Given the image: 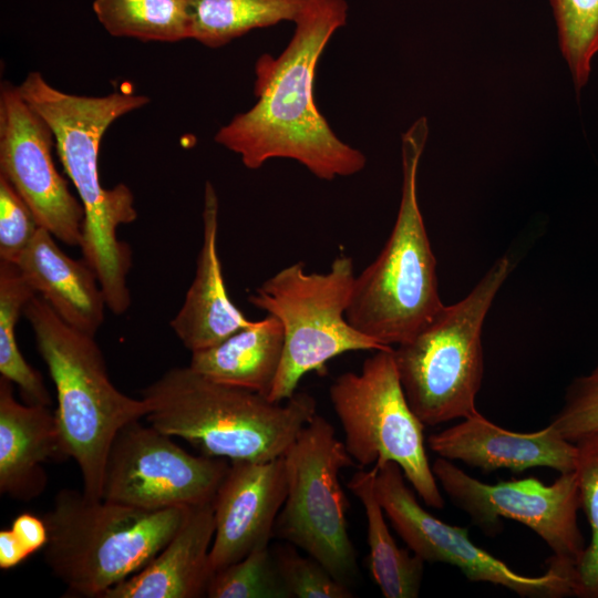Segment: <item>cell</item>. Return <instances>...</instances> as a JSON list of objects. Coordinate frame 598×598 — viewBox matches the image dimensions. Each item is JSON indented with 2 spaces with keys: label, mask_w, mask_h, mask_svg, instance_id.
<instances>
[{
  "label": "cell",
  "mask_w": 598,
  "mask_h": 598,
  "mask_svg": "<svg viewBox=\"0 0 598 598\" xmlns=\"http://www.w3.org/2000/svg\"><path fill=\"white\" fill-rule=\"evenodd\" d=\"M347 17L346 0H308L285 50L278 56L262 54L256 61L257 102L214 137L239 155L245 167L257 169L269 159L288 158L322 181L364 168L363 153L334 134L315 100L319 59Z\"/></svg>",
  "instance_id": "obj_1"
},
{
  "label": "cell",
  "mask_w": 598,
  "mask_h": 598,
  "mask_svg": "<svg viewBox=\"0 0 598 598\" xmlns=\"http://www.w3.org/2000/svg\"><path fill=\"white\" fill-rule=\"evenodd\" d=\"M23 99L51 127L61 163L84 208L81 250L95 272L107 309L122 315L131 306L127 275L130 246L117 238V228L133 223L134 196L123 183L104 188L99 175L100 143L110 125L150 102L142 94L115 91L103 96L62 92L40 72H30L18 85Z\"/></svg>",
  "instance_id": "obj_2"
},
{
  "label": "cell",
  "mask_w": 598,
  "mask_h": 598,
  "mask_svg": "<svg viewBox=\"0 0 598 598\" xmlns=\"http://www.w3.org/2000/svg\"><path fill=\"white\" fill-rule=\"evenodd\" d=\"M148 424L187 441L202 454L229 461L281 457L317 414L316 399L296 392L285 402L173 368L142 391Z\"/></svg>",
  "instance_id": "obj_3"
},
{
  "label": "cell",
  "mask_w": 598,
  "mask_h": 598,
  "mask_svg": "<svg viewBox=\"0 0 598 598\" xmlns=\"http://www.w3.org/2000/svg\"><path fill=\"white\" fill-rule=\"evenodd\" d=\"M192 507L150 511L63 488L42 517L43 557L72 597L103 595L146 566L187 519Z\"/></svg>",
  "instance_id": "obj_4"
},
{
  "label": "cell",
  "mask_w": 598,
  "mask_h": 598,
  "mask_svg": "<svg viewBox=\"0 0 598 598\" xmlns=\"http://www.w3.org/2000/svg\"><path fill=\"white\" fill-rule=\"evenodd\" d=\"M429 135L425 116L402 135V190L392 231L354 278L347 319L383 346L413 337L442 307L436 259L417 199V169Z\"/></svg>",
  "instance_id": "obj_5"
},
{
  "label": "cell",
  "mask_w": 598,
  "mask_h": 598,
  "mask_svg": "<svg viewBox=\"0 0 598 598\" xmlns=\"http://www.w3.org/2000/svg\"><path fill=\"white\" fill-rule=\"evenodd\" d=\"M23 313L54 383L58 424L70 458L79 465L83 493L101 499L115 435L127 423L146 416L150 405L112 383L94 337L64 322L42 297L35 295Z\"/></svg>",
  "instance_id": "obj_6"
},
{
  "label": "cell",
  "mask_w": 598,
  "mask_h": 598,
  "mask_svg": "<svg viewBox=\"0 0 598 598\" xmlns=\"http://www.w3.org/2000/svg\"><path fill=\"white\" fill-rule=\"evenodd\" d=\"M513 269L496 259L460 301L443 307L409 340L393 348L406 400L425 426L465 419L477 411L484 373L482 329Z\"/></svg>",
  "instance_id": "obj_7"
},
{
  "label": "cell",
  "mask_w": 598,
  "mask_h": 598,
  "mask_svg": "<svg viewBox=\"0 0 598 598\" xmlns=\"http://www.w3.org/2000/svg\"><path fill=\"white\" fill-rule=\"evenodd\" d=\"M354 278L353 259L344 254L337 256L326 272H308L305 264L297 261L266 279L248 297L252 306L275 316L283 328L282 358L269 400L290 399L305 374L323 373L334 357L393 348L348 321Z\"/></svg>",
  "instance_id": "obj_8"
},
{
  "label": "cell",
  "mask_w": 598,
  "mask_h": 598,
  "mask_svg": "<svg viewBox=\"0 0 598 598\" xmlns=\"http://www.w3.org/2000/svg\"><path fill=\"white\" fill-rule=\"evenodd\" d=\"M329 398L354 462L362 467L394 462L425 505L444 506L426 454L425 425L406 400L393 348L374 351L360 372L340 374Z\"/></svg>",
  "instance_id": "obj_9"
},
{
  "label": "cell",
  "mask_w": 598,
  "mask_h": 598,
  "mask_svg": "<svg viewBox=\"0 0 598 598\" xmlns=\"http://www.w3.org/2000/svg\"><path fill=\"white\" fill-rule=\"evenodd\" d=\"M282 457L287 496L274 536L301 548L350 586L359 568L347 527L349 504L339 482L340 471L353 464L344 442L327 419L316 414Z\"/></svg>",
  "instance_id": "obj_10"
},
{
  "label": "cell",
  "mask_w": 598,
  "mask_h": 598,
  "mask_svg": "<svg viewBox=\"0 0 598 598\" xmlns=\"http://www.w3.org/2000/svg\"><path fill=\"white\" fill-rule=\"evenodd\" d=\"M230 462L193 455L140 420L124 425L109 450L102 499L143 509L213 503Z\"/></svg>",
  "instance_id": "obj_11"
},
{
  "label": "cell",
  "mask_w": 598,
  "mask_h": 598,
  "mask_svg": "<svg viewBox=\"0 0 598 598\" xmlns=\"http://www.w3.org/2000/svg\"><path fill=\"white\" fill-rule=\"evenodd\" d=\"M375 493L392 526L410 550L429 563L458 568L470 581L505 587L520 597L560 598L573 595L571 575L547 559L540 576L516 573L503 560L476 546L465 527L450 525L425 511L405 484L394 462L375 464Z\"/></svg>",
  "instance_id": "obj_12"
},
{
  "label": "cell",
  "mask_w": 598,
  "mask_h": 598,
  "mask_svg": "<svg viewBox=\"0 0 598 598\" xmlns=\"http://www.w3.org/2000/svg\"><path fill=\"white\" fill-rule=\"evenodd\" d=\"M432 471L451 501L485 534L499 532V517L513 519L535 532L554 557L578 561L586 545L578 526L580 495L575 471L559 474L549 485L536 477L486 484L444 457L433 462Z\"/></svg>",
  "instance_id": "obj_13"
},
{
  "label": "cell",
  "mask_w": 598,
  "mask_h": 598,
  "mask_svg": "<svg viewBox=\"0 0 598 598\" xmlns=\"http://www.w3.org/2000/svg\"><path fill=\"white\" fill-rule=\"evenodd\" d=\"M54 141L51 127L23 99L19 87L2 82L0 174L27 203L39 227L71 247H80L84 208L55 167Z\"/></svg>",
  "instance_id": "obj_14"
},
{
  "label": "cell",
  "mask_w": 598,
  "mask_h": 598,
  "mask_svg": "<svg viewBox=\"0 0 598 598\" xmlns=\"http://www.w3.org/2000/svg\"><path fill=\"white\" fill-rule=\"evenodd\" d=\"M286 496L282 456L265 462L230 461L213 501V573L269 546Z\"/></svg>",
  "instance_id": "obj_15"
},
{
  "label": "cell",
  "mask_w": 598,
  "mask_h": 598,
  "mask_svg": "<svg viewBox=\"0 0 598 598\" xmlns=\"http://www.w3.org/2000/svg\"><path fill=\"white\" fill-rule=\"evenodd\" d=\"M427 445L440 457L461 461L483 472L522 473L546 466L561 474L574 472L576 465V444L564 439L551 424L536 432H513L480 412L431 434Z\"/></svg>",
  "instance_id": "obj_16"
},
{
  "label": "cell",
  "mask_w": 598,
  "mask_h": 598,
  "mask_svg": "<svg viewBox=\"0 0 598 598\" xmlns=\"http://www.w3.org/2000/svg\"><path fill=\"white\" fill-rule=\"evenodd\" d=\"M12 384L0 378V492L29 502L48 484L43 465L70 456L55 412L47 405L20 403Z\"/></svg>",
  "instance_id": "obj_17"
},
{
  "label": "cell",
  "mask_w": 598,
  "mask_h": 598,
  "mask_svg": "<svg viewBox=\"0 0 598 598\" xmlns=\"http://www.w3.org/2000/svg\"><path fill=\"white\" fill-rule=\"evenodd\" d=\"M217 193L206 182L203 207V243L196 272L184 303L171 327L190 352L213 347L252 323L230 300L218 255Z\"/></svg>",
  "instance_id": "obj_18"
},
{
  "label": "cell",
  "mask_w": 598,
  "mask_h": 598,
  "mask_svg": "<svg viewBox=\"0 0 598 598\" xmlns=\"http://www.w3.org/2000/svg\"><path fill=\"white\" fill-rule=\"evenodd\" d=\"M215 533L213 503L194 506L164 546L141 570L109 589L102 598H199L213 570L209 551Z\"/></svg>",
  "instance_id": "obj_19"
},
{
  "label": "cell",
  "mask_w": 598,
  "mask_h": 598,
  "mask_svg": "<svg viewBox=\"0 0 598 598\" xmlns=\"http://www.w3.org/2000/svg\"><path fill=\"white\" fill-rule=\"evenodd\" d=\"M16 265L64 322L95 336L107 306L95 272L84 260L68 256L55 237L39 227Z\"/></svg>",
  "instance_id": "obj_20"
},
{
  "label": "cell",
  "mask_w": 598,
  "mask_h": 598,
  "mask_svg": "<svg viewBox=\"0 0 598 598\" xmlns=\"http://www.w3.org/2000/svg\"><path fill=\"white\" fill-rule=\"evenodd\" d=\"M283 339L280 321L267 313L221 342L192 352L188 367L213 381L268 398L280 367Z\"/></svg>",
  "instance_id": "obj_21"
},
{
  "label": "cell",
  "mask_w": 598,
  "mask_h": 598,
  "mask_svg": "<svg viewBox=\"0 0 598 598\" xmlns=\"http://www.w3.org/2000/svg\"><path fill=\"white\" fill-rule=\"evenodd\" d=\"M377 467L357 471L349 489L361 502L367 518L370 570L385 598H416L420 594L424 560L400 548L389 530L385 513L375 493Z\"/></svg>",
  "instance_id": "obj_22"
},
{
  "label": "cell",
  "mask_w": 598,
  "mask_h": 598,
  "mask_svg": "<svg viewBox=\"0 0 598 598\" xmlns=\"http://www.w3.org/2000/svg\"><path fill=\"white\" fill-rule=\"evenodd\" d=\"M308 0H189L192 39L216 49L249 31L295 22Z\"/></svg>",
  "instance_id": "obj_23"
},
{
  "label": "cell",
  "mask_w": 598,
  "mask_h": 598,
  "mask_svg": "<svg viewBox=\"0 0 598 598\" xmlns=\"http://www.w3.org/2000/svg\"><path fill=\"white\" fill-rule=\"evenodd\" d=\"M92 9L113 37L144 42L192 39L189 0H93Z\"/></svg>",
  "instance_id": "obj_24"
},
{
  "label": "cell",
  "mask_w": 598,
  "mask_h": 598,
  "mask_svg": "<svg viewBox=\"0 0 598 598\" xmlns=\"http://www.w3.org/2000/svg\"><path fill=\"white\" fill-rule=\"evenodd\" d=\"M37 295L18 266L0 260V373L16 384L24 403L50 406L52 399L42 375L23 358L16 326L27 303Z\"/></svg>",
  "instance_id": "obj_25"
},
{
  "label": "cell",
  "mask_w": 598,
  "mask_h": 598,
  "mask_svg": "<svg viewBox=\"0 0 598 598\" xmlns=\"http://www.w3.org/2000/svg\"><path fill=\"white\" fill-rule=\"evenodd\" d=\"M576 465L580 508L584 509L590 539L573 569V596L598 598V432L576 443Z\"/></svg>",
  "instance_id": "obj_26"
},
{
  "label": "cell",
  "mask_w": 598,
  "mask_h": 598,
  "mask_svg": "<svg viewBox=\"0 0 598 598\" xmlns=\"http://www.w3.org/2000/svg\"><path fill=\"white\" fill-rule=\"evenodd\" d=\"M560 51L577 90L585 86L598 52V0H549Z\"/></svg>",
  "instance_id": "obj_27"
},
{
  "label": "cell",
  "mask_w": 598,
  "mask_h": 598,
  "mask_svg": "<svg viewBox=\"0 0 598 598\" xmlns=\"http://www.w3.org/2000/svg\"><path fill=\"white\" fill-rule=\"evenodd\" d=\"M209 598H291L268 546L213 573Z\"/></svg>",
  "instance_id": "obj_28"
},
{
  "label": "cell",
  "mask_w": 598,
  "mask_h": 598,
  "mask_svg": "<svg viewBox=\"0 0 598 598\" xmlns=\"http://www.w3.org/2000/svg\"><path fill=\"white\" fill-rule=\"evenodd\" d=\"M277 566L291 598H352L350 586L339 581L317 559L291 547L274 550Z\"/></svg>",
  "instance_id": "obj_29"
},
{
  "label": "cell",
  "mask_w": 598,
  "mask_h": 598,
  "mask_svg": "<svg viewBox=\"0 0 598 598\" xmlns=\"http://www.w3.org/2000/svg\"><path fill=\"white\" fill-rule=\"evenodd\" d=\"M549 424L571 443L598 432V364L570 382Z\"/></svg>",
  "instance_id": "obj_30"
},
{
  "label": "cell",
  "mask_w": 598,
  "mask_h": 598,
  "mask_svg": "<svg viewBox=\"0 0 598 598\" xmlns=\"http://www.w3.org/2000/svg\"><path fill=\"white\" fill-rule=\"evenodd\" d=\"M38 229L27 203L0 174V259L16 264Z\"/></svg>",
  "instance_id": "obj_31"
},
{
  "label": "cell",
  "mask_w": 598,
  "mask_h": 598,
  "mask_svg": "<svg viewBox=\"0 0 598 598\" xmlns=\"http://www.w3.org/2000/svg\"><path fill=\"white\" fill-rule=\"evenodd\" d=\"M10 528L29 555L43 549L48 542V527L43 517L32 513L18 515Z\"/></svg>",
  "instance_id": "obj_32"
},
{
  "label": "cell",
  "mask_w": 598,
  "mask_h": 598,
  "mask_svg": "<svg viewBox=\"0 0 598 598\" xmlns=\"http://www.w3.org/2000/svg\"><path fill=\"white\" fill-rule=\"evenodd\" d=\"M11 528L0 530V568L11 569L29 557Z\"/></svg>",
  "instance_id": "obj_33"
}]
</instances>
